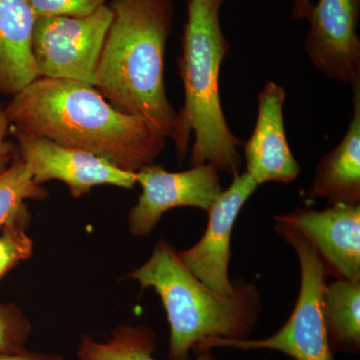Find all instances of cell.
Returning a JSON list of instances; mask_svg holds the SVG:
<instances>
[{
    "label": "cell",
    "mask_w": 360,
    "mask_h": 360,
    "mask_svg": "<svg viewBox=\"0 0 360 360\" xmlns=\"http://www.w3.org/2000/svg\"><path fill=\"white\" fill-rule=\"evenodd\" d=\"M35 21L28 0H0V92L6 96L40 77L32 53Z\"/></svg>",
    "instance_id": "obj_13"
},
{
    "label": "cell",
    "mask_w": 360,
    "mask_h": 360,
    "mask_svg": "<svg viewBox=\"0 0 360 360\" xmlns=\"http://www.w3.org/2000/svg\"><path fill=\"white\" fill-rule=\"evenodd\" d=\"M226 0H188L187 20L179 58L184 82V104L177 111L174 139L177 158H186L191 132V167L213 165L219 172L234 176L240 174L241 142L229 124L222 110L219 77L222 63L231 51L220 25V11Z\"/></svg>",
    "instance_id": "obj_3"
},
{
    "label": "cell",
    "mask_w": 360,
    "mask_h": 360,
    "mask_svg": "<svg viewBox=\"0 0 360 360\" xmlns=\"http://www.w3.org/2000/svg\"><path fill=\"white\" fill-rule=\"evenodd\" d=\"M274 220L284 222L311 243L326 276L360 278V205H329L324 210L300 208Z\"/></svg>",
    "instance_id": "obj_11"
},
{
    "label": "cell",
    "mask_w": 360,
    "mask_h": 360,
    "mask_svg": "<svg viewBox=\"0 0 360 360\" xmlns=\"http://www.w3.org/2000/svg\"><path fill=\"white\" fill-rule=\"evenodd\" d=\"M0 360H63L59 354L30 352L28 349L15 352H0Z\"/></svg>",
    "instance_id": "obj_22"
},
{
    "label": "cell",
    "mask_w": 360,
    "mask_h": 360,
    "mask_svg": "<svg viewBox=\"0 0 360 360\" xmlns=\"http://www.w3.org/2000/svg\"><path fill=\"white\" fill-rule=\"evenodd\" d=\"M324 323L331 352L360 350V278L326 283L322 300Z\"/></svg>",
    "instance_id": "obj_15"
},
{
    "label": "cell",
    "mask_w": 360,
    "mask_h": 360,
    "mask_svg": "<svg viewBox=\"0 0 360 360\" xmlns=\"http://www.w3.org/2000/svg\"><path fill=\"white\" fill-rule=\"evenodd\" d=\"M30 333L32 324L20 307L0 303V352L25 349Z\"/></svg>",
    "instance_id": "obj_18"
},
{
    "label": "cell",
    "mask_w": 360,
    "mask_h": 360,
    "mask_svg": "<svg viewBox=\"0 0 360 360\" xmlns=\"http://www.w3.org/2000/svg\"><path fill=\"white\" fill-rule=\"evenodd\" d=\"M33 243L25 229H8L0 236V281L32 255Z\"/></svg>",
    "instance_id": "obj_19"
},
{
    "label": "cell",
    "mask_w": 360,
    "mask_h": 360,
    "mask_svg": "<svg viewBox=\"0 0 360 360\" xmlns=\"http://www.w3.org/2000/svg\"><path fill=\"white\" fill-rule=\"evenodd\" d=\"M110 28L94 87L116 110L139 118L174 141L177 111L165 84L167 42L174 22L172 0H111Z\"/></svg>",
    "instance_id": "obj_2"
},
{
    "label": "cell",
    "mask_w": 360,
    "mask_h": 360,
    "mask_svg": "<svg viewBox=\"0 0 360 360\" xmlns=\"http://www.w3.org/2000/svg\"><path fill=\"white\" fill-rule=\"evenodd\" d=\"M274 221L276 233L292 246L300 262V293L290 319L276 335L262 340L210 338L196 348V354L213 347H233L277 350L295 360H335L324 323L322 300L328 276L321 259L303 234L284 222Z\"/></svg>",
    "instance_id": "obj_5"
},
{
    "label": "cell",
    "mask_w": 360,
    "mask_h": 360,
    "mask_svg": "<svg viewBox=\"0 0 360 360\" xmlns=\"http://www.w3.org/2000/svg\"><path fill=\"white\" fill-rule=\"evenodd\" d=\"M257 186L245 172L234 175L229 189L207 210L208 224L202 238L193 248L179 252L191 274L217 295L229 296L236 290V281L229 278L232 229Z\"/></svg>",
    "instance_id": "obj_9"
},
{
    "label": "cell",
    "mask_w": 360,
    "mask_h": 360,
    "mask_svg": "<svg viewBox=\"0 0 360 360\" xmlns=\"http://www.w3.org/2000/svg\"><path fill=\"white\" fill-rule=\"evenodd\" d=\"M11 127L6 106L0 103V174L6 172L18 155V148L11 142L6 141L7 132Z\"/></svg>",
    "instance_id": "obj_21"
},
{
    "label": "cell",
    "mask_w": 360,
    "mask_h": 360,
    "mask_svg": "<svg viewBox=\"0 0 360 360\" xmlns=\"http://www.w3.org/2000/svg\"><path fill=\"white\" fill-rule=\"evenodd\" d=\"M35 16L84 18L106 6L108 0H28Z\"/></svg>",
    "instance_id": "obj_20"
},
{
    "label": "cell",
    "mask_w": 360,
    "mask_h": 360,
    "mask_svg": "<svg viewBox=\"0 0 360 360\" xmlns=\"http://www.w3.org/2000/svg\"><path fill=\"white\" fill-rule=\"evenodd\" d=\"M360 0H319L309 18L304 49L312 65L329 79L360 82Z\"/></svg>",
    "instance_id": "obj_10"
},
{
    "label": "cell",
    "mask_w": 360,
    "mask_h": 360,
    "mask_svg": "<svg viewBox=\"0 0 360 360\" xmlns=\"http://www.w3.org/2000/svg\"><path fill=\"white\" fill-rule=\"evenodd\" d=\"M352 90L354 116L347 134L317 162L309 193L329 205H360V82Z\"/></svg>",
    "instance_id": "obj_14"
},
{
    "label": "cell",
    "mask_w": 360,
    "mask_h": 360,
    "mask_svg": "<svg viewBox=\"0 0 360 360\" xmlns=\"http://www.w3.org/2000/svg\"><path fill=\"white\" fill-rule=\"evenodd\" d=\"M18 153L25 161L35 184L59 180L70 187L71 195L82 198L94 186H112L134 188L136 174L80 149L61 146L35 135L13 129Z\"/></svg>",
    "instance_id": "obj_8"
},
{
    "label": "cell",
    "mask_w": 360,
    "mask_h": 360,
    "mask_svg": "<svg viewBox=\"0 0 360 360\" xmlns=\"http://www.w3.org/2000/svg\"><path fill=\"white\" fill-rule=\"evenodd\" d=\"M156 335L144 326H120L112 331L110 340L99 342L84 338L80 341L77 355L80 360H156L153 359ZM195 360H219L205 350Z\"/></svg>",
    "instance_id": "obj_16"
},
{
    "label": "cell",
    "mask_w": 360,
    "mask_h": 360,
    "mask_svg": "<svg viewBox=\"0 0 360 360\" xmlns=\"http://www.w3.org/2000/svg\"><path fill=\"white\" fill-rule=\"evenodd\" d=\"M142 193L129 215V229L137 238L148 236L168 210L177 207L210 210L224 193L219 170L210 163L180 172L151 165L136 174Z\"/></svg>",
    "instance_id": "obj_7"
},
{
    "label": "cell",
    "mask_w": 360,
    "mask_h": 360,
    "mask_svg": "<svg viewBox=\"0 0 360 360\" xmlns=\"http://www.w3.org/2000/svg\"><path fill=\"white\" fill-rule=\"evenodd\" d=\"M312 7L314 4L311 0H295L292 7V20H309Z\"/></svg>",
    "instance_id": "obj_23"
},
{
    "label": "cell",
    "mask_w": 360,
    "mask_h": 360,
    "mask_svg": "<svg viewBox=\"0 0 360 360\" xmlns=\"http://www.w3.org/2000/svg\"><path fill=\"white\" fill-rule=\"evenodd\" d=\"M46 189L37 184L27 165L16 155L0 174V231L8 229H27L30 214L26 200H44Z\"/></svg>",
    "instance_id": "obj_17"
},
{
    "label": "cell",
    "mask_w": 360,
    "mask_h": 360,
    "mask_svg": "<svg viewBox=\"0 0 360 360\" xmlns=\"http://www.w3.org/2000/svg\"><path fill=\"white\" fill-rule=\"evenodd\" d=\"M129 277L141 290L153 288L162 300L170 326V360L188 359L210 338H248L262 314V295L255 284L238 279L231 295H217L191 274L165 239Z\"/></svg>",
    "instance_id": "obj_4"
},
{
    "label": "cell",
    "mask_w": 360,
    "mask_h": 360,
    "mask_svg": "<svg viewBox=\"0 0 360 360\" xmlns=\"http://www.w3.org/2000/svg\"><path fill=\"white\" fill-rule=\"evenodd\" d=\"M283 86L269 82L258 96L257 122L251 136L243 144L245 172L257 184H290L302 174L286 137Z\"/></svg>",
    "instance_id": "obj_12"
},
{
    "label": "cell",
    "mask_w": 360,
    "mask_h": 360,
    "mask_svg": "<svg viewBox=\"0 0 360 360\" xmlns=\"http://www.w3.org/2000/svg\"><path fill=\"white\" fill-rule=\"evenodd\" d=\"M111 20L112 13L108 4L84 18H37L32 53L40 77L94 86L97 65Z\"/></svg>",
    "instance_id": "obj_6"
},
{
    "label": "cell",
    "mask_w": 360,
    "mask_h": 360,
    "mask_svg": "<svg viewBox=\"0 0 360 360\" xmlns=\"http://www.w3.org/2000/svg\"><path fill=\"white\" fill-rule=\"evenodd\" d=\"M11 127L80 149L136 174L155 165L167 139L139 118L116 110L91 85L39 77L6 106Z\"/></svg>",
    "instance_id": "obj_1"
}]
</instances>
